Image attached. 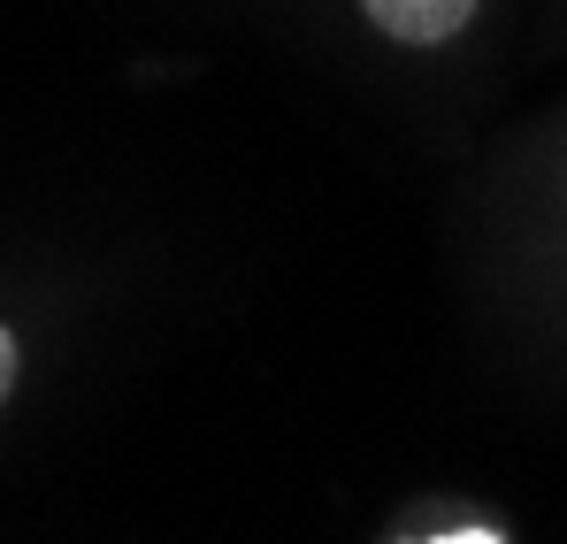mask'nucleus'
<instances>
[{"instance_id": "2", "label": "nucleus", "mask_w": 567, "mask_h": 544, "mask_svg": "<svg viewBox=\"0 0 567 544\" xmlns=\"http://www.w3.org/2000/svg\"><path fill=\"white\" fill-rule=\"evenodd\" d=\"M8 391H16V338L0 330V399H8Z\"/></svg>"}, {"instance_id": "1", "label": "nucleus", "mask_w": 567, "mask_h": 544, "mask_svg": "<svg viewBox=\"0 0 567 544\" xmlns=\"http://www.w3.org/2000/svg\"><path fill=\"white\" fill-rule=\"evenodd\" d=\"M361 8H369V23L391 31L399 47H445L475 16V0H361Z\"/></svg>"}]
</instances>
